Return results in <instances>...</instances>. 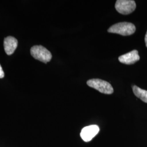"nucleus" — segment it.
<instances>
[{
    "label": "nucleus",
    "mask_w": 147,
    "mask_h": 147,
    "mask_svg": "<svg viewBox=\"0 0 147 147\" xmlns=\"http://www.w3.org/2000/svg\"><path fill=\"white\" fill-rule=\"evenodd\" d=\"M99 131V127L96 125H92L84 127L80 136L84 142L90 141Z\"/></svg>",
    "instance_id": "nucleus-5"
},
{
    "label": "nucleus",
    "mask_w": 147,
    "mask_h": 147,
    "mask_svg": "<svg viewBox=\"0 0 147 147\" xmlns=\"http://www.w3.org/2000/svg\"><path fill=\"white\" fill-rule=\"evenodd\" d=\"M140 59V57L138 53L136 50L123 55L118 58L120 62L127 65L133 64L139 61Z\"/></svg>",
    "instance_id": "nucleus-6"
},
{
    "label": "nucleus",
    "mask_w": 147,
    "mask_h": 147,
    "mask_svg": "<svg viewBox=\"0 0 147 147\" xmlns=\"http://www.w3.org/2000/svg\"><path fill=\"white\" fill-rule=\"evenodd\" d=\"M136 31L135 25L127 22L117 23L108 29V32L112 33H116L122 36H130L134 34Z\"/></svg>",
    "instance_id": "nucleus-1"
},
{
    "label": "nucleus",
    "mask_w": 147,
    "mask_h": 147,
    "mask_svg": "<svg viewBox=\"0 0 147 147\" xmlns=\"http://www.w3.org/2000/svg\"><path fill=\"white\" fill-rule=\"evenodd\" d=\"M132 89L134 94L144 102L147 103V90L142 89L136 86H134Z\"/></svg>",
    "instance_id": "nucleus-8"
},
{
    "label": "nucleus",
    "mask_w": 147,
    "mask_h": 147,
    "mask_svg": "<svg viewBox=\"0 0 147 147\" xmlns=\"http://www.w3.org/2000/svg\"><path fill=\"white\" fill-rule=\"evenodd\" d=\"M18 40L14 37H6L4 40V49L8 55H11L14 53L18 47Z\"/></svg>",
    "instance_id": "nucleus-7"
},
{
    "label": "nucleus",
    "mask_w": 147,
    "mask_h": 147,
    "mask_svg": "<svg viewBox=\"0 0 147 147\" xmlns=\"http://www.w3.org/2000/svg\"><path fill=\"white\" fill-rule=\"evenodd\" d=\"M31 53L36 59L39 60L43 63H47L52 59L51 53L42 45L33 46L31 49Z\"/></svg>",
    "instance_id": "nucleus-3"
},
{
    "label": "nucleus",
    "mask_w": 147,
    "mask_h": 147,
    "mask_svg": "<svg viewBox=\"0 0 147 147\" xmlns=\"http://www.w3.org/2000/svg\"><path fill=\"white\" fill-rule=\"evenodd\" d=\"M145 42H146V47H147V32L146 33V36H145Z\"/></svg>",
    "instance_id": "nucleus-10"
},
{
    "label": "nucleus",
    "mask_w": 147,
    "mask_h": 147,
    "mask_svg": "<svg viewBox=\"0 0 147 147\" xmlns=\"http://www.w3.org/2000/svg\"><path fill=\"white\" fill-rule=\"evenodd\" d=\"M115 8L118 13L123 15H127L135 10L136 5L133 0H117Z\"/></svg>",
    "instance_id": "nucleus-4"
},
{
    "label": "nucleus",
    "mask_w": 147,
    "mask_h": 147,
    "mask_svg": "<svg viewBox=\"0 0 147 147\" xmlns=\"http://www.w3.org/2000/svg\"><path fill=\"white\" fill-rule=\"evenodd\" d=\"M87 85L105 94H111L113 93V88L110 83L101 79H90L87 81Z\"/></svg>",
    "instance_id": "nucleus-2"
},
{
    "label": "nucleus",
    "mask_w": 147,
    "mask_h": 147,
    "mask_svg": "<svg viewBox=\"0 0 147 147\" xmlns=\"http://www.w3.org/2000/svg\"><path fill=\"white\" fill-rule=\"evenodd\" d=\"M4 76H5L4 71H3V69L2 68L1 65H0V79H2L3 78H4Z\"/></svg>",
    "instance_id": "nucleus-9"
}]
</instances>
